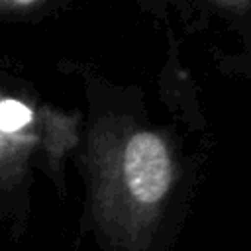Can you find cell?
I'll list each match as a JSON object with an SVG mask.
<instances>
[{
  "mask_svg": "<svg viewBox=\"0 0 251 251\" xmlns=\"http://www.w3.org/2000/svg\"><path fill=\"white\" fill-rule=\"evenodd\" d=\"M92 153L96 155L94 196L102 224L127 243L141 241L175 184L169 143L157 131L124 127L100 135Z\"/></svg>",
  "mask_w": 251,
  "mask_h": 251,
  "instance_id": "1",
  "label": "cell"
},
{
  "mask_svg": "<svg viewBox=\"0 0 251 251\" xmlns=\"http://www.w3.org/2000/svg\"><path fill=\"white\" fill-rule=\"evenodd\" d=\"M39 116L35 108L16 96L0 94V176L25 165L39 145Z\"/></svg>",
  "mask_w": 251,
  "mask_h": 251,
  "instance_id": "2",
  "label": "cell"
},
{
  "mask_svg": "<svg viewBox=\"0 0 251 251\" xmlns=\"http://www.w3.org/2000/svg\"><path fill=\"white\" fill-rule=\"evenodd\" d=\"M37 0H0V10H12V8H27L35 4Z\"/></svg>",
  "mask_w": 251,
  "mask_h": 251,
  "instance_id": "3",
  "label": "cell"
},
{
  "mask_svg": "<svg viewBox=\"0 0 251 251\" xmlns=\"http://www.w3.org/2000/svg\"><path fill=\"white\" fill-rule=\"evenodd\" d=\"M222 2H227V4H235V2H239V0H222Z\"/></svg>",
  "mask_w": 251,
  "mask_h": 251,
  "instance_id": "4",
  "label": "cell"
}]
</instances>
